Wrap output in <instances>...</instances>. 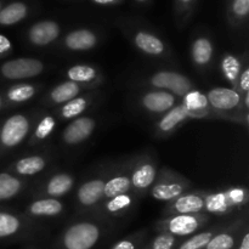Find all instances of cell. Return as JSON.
<instances>
[{
  "mask_svg": "<svg viewBox=\"0 0 249 249\" xmlns=\"http://www.w3.org/2000/svg\"><path fill=\"white\" fill-rule=\"evenodd\" d=\"M107 233L102 221L82 219L66 226L58 236L55 249H94Z\"/></svg>",
  "mask_w": 249,
  "mask_h": 249,
  "instance_id": "obj_1",
  "label": "cell"
},
{
  "mask_svg": "<svg viewBox=\"0 0 249 249\" xmlns=\"http://www.w3.org/2000/svg\"><path fill=\"white\" fill-rule=\"evenodd\" d=\"M209 107L223 116L224 121L248 125V111L243 107V95L232 88L214 87L206 94Z\"/></svg>",
  "mask_w": 249,
  "mask_h": 249,
  "instance_id": "obj_2",
  "label": "cell"
},
{
  "mask_svg": "<svg viewBox=\"0 0 249 249\" xmlns=\"http://www.w3.org/2000/svg\"><path fill=\"white\" fill-rule=\"evenodd\" d=\"M191 187L192 182L184 175L169 169L168 167H162L158 170L157 177L148 194L156 201L168 203L184 192L191 190Z\"/></svg>",
  "mask_w": 249,
  "mask_h": 249,
  "instance_id": "obj_3",
  "label": "cell"
},
{
  "mask_svg": "<svg viewBox=\"0 0 249 249\" xmlns=\"http://www.w3.org/2000/svg\"><path fill=\"white\" fill-rule=\"evenodd\" d=\"M209 223H211V216L206 213L179 214V215L164 216L156 223L155 229L157 232L169 233L182 240L203 230Z\"/></svg>",
  "mask_w": 249,
  "mask_h": 249,
  "instance_id": "obj_4",
  "label": "cell"
},
{
  "mask_svg": "<svg viewBox=\"0 0 249 249\" xmlns=\"http://www.w3.org/2000/svg\"><path fill=\"white\" fill-rule=\"evenodd\" d=\"M143 83L150 89L164 90L175 95L178 99H181L187 92L196 89L194 82L187 75L173 70H160L150 73L146 75Z\"/></svg>",
  "mask_w": 249,
  "mask_h": 249,
  "instance_id": "obj_5",
  "label": "cell"
},
{
  "mask_svg": "<svg viewBox=\"0 0 249 249\" xmlns=\"http://www.w3.org/2000/svg\"><path fill=\"white\" fill-rule=\"evenodd\" d=\"M33 129V118L24 113H15L0 126V147L2 151L14 150L26 140Z\"/></svg>",
  "mask_w": 249,
  "mask_h": 249,
  "instance_id": "obj_6",
  "label": "cell"
},
{
  "mask_svg": "<svg viewBox=\"0 0 249 249\" xmlns=\"http://www.w3.org/2000/svg\"><path fill=\"white\" fill-rule=\"evenodd\" d=\"M157 162L151 155L139 156L129 164L131 190L136 196H145L157 177Z\"/></svg>",
  "mask_w": 249,
  "mask_h": 249,
  "instance_id": "obj_7",
  "label": "cell"
},
{
  "mask_svg": "<svg viewBox=\"0 0 249 249\" xmlns=\"http://www.w3.org/2000/svg\"><path fill=\"white\" fill-rule=\"evenodd\" d=\"M130 41L134 48L143 56L155 60L174 61V53L165 41L157 34L146 29H138L131 33Z\"/></svg>",
  "mask_w": 249,
  "mask_h": 249,
  "instance_id": "obj_8",
  "label": "cell"
},
{
  "mask_svg": "<svg viewBox=\"0 0 249 249\" xmlns=\"http://www.w3.org/2000/svg\"><path fill=\"white\" fill-rule=\"evenodd\" d=\"M45 63L36 57H17L5 61L0 66V75L6 80H27L40 75Z\"/></svg>",
  "mask_w": 249,
  "mask_h": 249,
  "instance_id": "obj_9",
  "label": "cell"
},
{
  "mask_svg": "<svg viewBox=\"0 0 249 249\" xmlns=\"http://www.w3.org/2000/svg\"><path fill=\"white\" fill-rule=\"evenodd\" d=\"M108 177V170L100 173L96 177L85 180L77 190L75 199L78 207L83 211H96L104 201L105 182Z\"/></svg>",
  "mask_w": 249,
  "mask_h": 249,
  "instance_id": "obj_10",
  "label": "cell"
},
{
  "mask_svg": "<svg viewBox=\"0 0 249 249\" xmlns=\"http://www.w3.org/2000/svg\"><path fill=\"white\" fill-rule=\"evenodd\" d=\"M34 225L26 215L0 211V241L23 240L33 233Z\"/></svg>",
  "mask_w": 249,
  "mask_h": 249,
  "instance_id": "obj_11",
  "label": "cell"
},
{
  "mask_svg": "<svg viewBox=\"0 0 249 249\" xmlns=\"http://www.w3.org/2000/svg\"><path fill=\"white\" fill-rule=\"evenodd\" d=\"M208 191L204 190H189L168 202L163 211V215H179V214H201L204 213V204Z\"/></svg>",
  "mask_w": 249,
  "mask_h": 249,
  "instance_id": "obj_12",
  "label": "cell"
},
{
  "mask_svg": "<svg viewBox=\"0 0 249 249\" xmlns=\"http://www.w3.org/2000/svg\"><path fill=\"white\" fill-rule=\"evenodd\" d=\"M179 102L175 95L164 90L150 89L142 92L138 99V105L143 112L151 116H163Z\"/></svg>",
  "mask_w": 249,
  "mask_h": 249,
  "instance_id": "obj_13",
  "label": "cell"
},
{
  "mask_svg": "<svg viewBox=\"0 0 249 249\" xmlns=\"http://www.w3.org/2000/svg\"><path fill=\"white\" fill-rule=\"evenodd\" d=\"M97 122L94 117L80 116L72 119L61 133V141L66 146H78L84 143L96 129Z\"/></svg>",
  "mask_w": 249,
  "mask_h": 249,
  "instance_id": "obj_14",
  "label": "cell"
},
{
  "mask_svg": "<svg viewBox=\"0 0 249 249\" xmlns=\"http://www.w3.org/2000/svg\"><path fill=\"white\" fill-rule=\"evenodd\" d=\"M60 34V24L51 19H45V21L36 22L29 27L27 32V40L36 48H45L55 43Z\"/></svg>",
  "mask_w": 249,
  "mask_h": 249,
  "instance_id": "obj_15",
  "label": "cell"
},
{
  "mask_svg": "<svg viewBox=\"0 0 249 249\" xmlns=\"http://www.w3.org/2000/svg\"><path fill=\"white\" fill-rule=\"evenodd\" d=\"M187 121H190L189 112H187L186 107L179 101L172 109L160 117L156 123L155 134L160 138L172 135L178 129L181 128Z\"/></svg>",
  "mask_w": 249,
  "mask_h": 249,
  "instance_id": "obj_16",
  "label": "cell"
},
{
  "mask_svg": "<svg viewBox=\"0 0 249 249\" xmlns=\"http://www.w3.org/2000/svg\"><path fill=\"white\" fill-rule=\"evenodd\" d=\"M75 184V178L71 173L58 172L46 179V181L39 187V197L60 198L72 191Z\"/></svg>",
  "mask_w": 249,
  "mask_h": 249,
  "instance_id": "obj_17",
  "label": "cell"
},
{
  "mask_svg": "<svg viewBox=\"0 0 249 249\" xmlns=\"http://www.w3.org/2000/svg\"><path fill=\"white\" fill-rule=\"evenodd\" d=\"M245 223V220H236L230 225H223L204 249H235L240 242L243 230L247 228Z\"/></svg>",
  "mask_w": 249,
  "mask_h": 249,
  "instance_id": "obj_18",
  "label": "cell"
},
{
  "mask_svg": "<svg viewBox=\"0 0 249 249\" xmlns=\"http://www.w3.org/2000/svg\"><path fill=\"white\" fill-rule=\"evenodd\" d=\"M99 44V36L94 31L78 28L71 31L62 40V48L70 53H85L95 49Z\"/></svg>",
  "mask_w": 249,
  "mask_h": 249,
  "instance_id": "obj_19",
  "label": "cell"
},
{
  "mask_svg": "<svg viewBox=\"0 0 249 249\" xmlns=\"http://www.w3.org/2000/svg\"><path fill=\"white\" fill-rule=\"evenodd\" d=\"M90 90L92 89L84 87L82 84H78V83L71 82V80H65V82L53 87L46 94V96L44 97V104L48 105V106L60 107L65 105L66 102L73 100L74 97L79 96L83 92L90 91Z\"/></svg>",
  "mask_w": 249,
  "mask_h": 249,
  "instance_id": "obj_20",
  "label": "cell"
},
{
  "mask_svg": "<svg viewBox=\"0 0 249 249\" xmlns=\"http://www.w3.org/2000/svg\"><path fill=\"white\" fill-rule=\"evenodd\" d=\"M66 78L71 82L78 83L90 89H96L104 83V75L97 67L88 63L72 65L66 71Z\"/></svg>",
  "mask_w": 249,
  "mask_h": 249,
  "instance_id": "obj_21",
  "label": "cell"
},
{
  "mask_svg": "<svg viewBox=\"0 0 249 249\" xmlns=\"http://www.w3.org/2000/svg\"><path fill=\"white\" fill-rule=\"evenodd\" d=\"M190 56L197 70L201 72L208 70L214 60V44L212 39L206 36L195 38L190 45Z\"/></svg>",
  "mask_w": 249,
  "mask_h": 249,
  "instance_id": "obj_22",
  "label": "cell"
},
{
  "mask_svg": "<svg viewBox=\"0 0 249 249\" xmlns=\"http://www.w3.org/2000/svg\"><path fill=\"white\" fill-rule=\"evenodd\" d=\"M136 203V195L134 192L122 194L112 198L105 199L101 202L97 212H101L105 216L111 218H123L126 214L131 213Z\"/></svg>",
  "mask_w": 249,
  "mask_h": 249,
  "instance_id": "obj_23",
  "label": "cell"
},
{
  "mask_svg": "<svg viewBox=\"0 0 249 249\" xmlns=\"http://www.w3.org/2000/svg\"><path fill=\"white\" fill-rule=\"evenodd\" d=\"M65 211V204L58 198H49V197H40L34 199L27 207V218L36 219H49L56 218L61 215Z\"/></svg>",
  "mask_w": 249,
  "mask_h": 249,
  "instance_id": "obj_24",
  "label": "cell"
},
{
  "mask_svg": "<svg viewBox=\"0 0 249 249\" xmlns=\"http://www.w3.org/2000/svg\"><path fill=\"white\" fill-rule=\"evenodd\" d=\"M128 192H133L130 177H129V164L121 169L113 170L112 173L108 172V177L105 182L104 201L118 196V195L128 194Z\"/></svg>",
  "mask_w": 249,
  "mask_h": 249,
  "instance_id": "obj_25",
  "label": "cell"
},
{
  "mask_svg": "<svg viewBox=\"0 0 249 249\" xmlns=\"http://www.w3.org/2000/svg\"><path fill=\"white\" fill-rule=\"evenodd\" d=\"M49 165V158L44 155H31L15 160L10 167L11 173L19 178H31L40 174Z\"/></svg>",
  "mask_w": 249,
  "mask_h": 249,
  "instance_id": "obj_26",
  "label": "cell"
},
{
  "mask_svg": "<svg viewBox=\"0 0 249 249\" xmlns=\"http://www.w3.org/2000/svg\"><path fill=\"white\" fill-rule=\"evenodd\" d=\"M95 96H96V94L90 90V91L83 92L79 96L66 102L58 108V118L61 121H72V119L83 116L88 111V108L91 106Z\"/></svg>",
  "mask_w": 249,
  "mask_h": 249,
  "instance_id": "obj_27",
  "label": "cell"
},
{
  "mask_svg": "<svg viewBox=\"0 0 249 249\" xmlns=\"http://www.w3.org/2000/svg\"><path fill=\"white\" fill-rule=\"evenodd\" d=\"M40 90V85L32 84V83H17L11 85L5 90L4 101L5 104L12 105V106H19V105L27 104L32 99L38 95Z\"/></svg>",
  "mask_w": 249,
  "mask_h": 249,
  "instance_id": "obj_28",
  "label": "cell"
},
{
  "mask_svg": "<svg viewBox=\"0 0 249 249\" xmlns=\"http://www.w3.org/2000/svg\"><path fill=\"white\" fill-rule=\"evenodd\" d=\"M57 126V118L51 113L41 114L36 118V124L33 125L32 133L28 138L29 146H36L44 143L49 138H51Z\"/></svg>",
  "mask_w": 249,
  "mask_h": 249,
  "instance_id": "obj_29",
  "label": "cell"
},
{
  "mask_svg": "<svg viewBox=\"0 0 249 249\" xmlns=\"http://www.w3.org/2000/svg\"><path fill=\"white\" fill-rule=\"evenodd\" d=\"M243 62H245V56H243V58H241L232 53H225L223 55V57H221V74H223V77L230 83L231 88L235 90L237 89V80L238 77H240L241 71H242Z\"/></svg>",
  "mask_w": 249,
  "mask_h": 249,
  "instance_id": "obj_30",
  "label": "cell"
},
{
  "mask_svg": "<svg viewBox=\"0 0 249 249\" xmlns=\"http://www.w3.org/2000/svg\"><path fill=\"white\" fill-rule=\"evenodd\" d=\"M26 187L22 178L12 174L11 172L0 173V202L9 201L18 196Z\"/></svg>",
  "mask_w": 249,
  "mask_h": 249,
  "instance_id": "obj_31",
  "label": "cell"
},
{
  "mask_svg": "<svg viewBox=\"0 0 249 249\" xmlns=\"http://www.w3.org/2000/svg\"><path fill=\"white\" fill-rule=\"evenodd\" d=\"M233 207L229 199L228 194L225 191L208 192L204 204V213L216 214V215H228L233 211Z\"/></svg>",
  "mask_w": 249,
  "mask_h": 249,
  "instance_id": "obj_32",
  "label": "cell"
},
{
  "mask_svg": "<svg viewBox=\"0 0 249 249\" xmlns=\"http://www.w3.org/2000/svg\"><path fill=\"white\" fill-rule=\"evenodd\" d=\"M223 225L212 226L207 230H201L186 238H182L175 249H204L209 241L219 232Z\"/></svg>",
  "mask_w": 249,
  "mask_h": 249,
  "instance_id": "obj_33",
  "label": "cell"
},
{
  "mask_svg": "<svg viewBox=\"0 0 249 249\" xmlns=\"http://www.w3.org/2000/svg\"><path fill=\"white\" fill-rule=\"evenodd\" d=\"M28 15V7L24 2L15 1L0 10V24L1 26H14L23 21Z\"/></svg>",
  "mask_w": 249,
  "mask_h": 249,
  "instance_id": "obj_34",
  "label": "cell"
},
{
  "mask_svg": "<svg viewBox=\"0 0 249 249\" xmlns=\"http://www.w3.org/2000/svg\"><path fill=\"white\" fill-rule=\"evenodd\" d=\"M180 241V238L169 233L157 232L151 240L146 241L141 249H175Z\"/></svg>",
  "mask_w": 249,
  "mask_h": 249,
  "instance_id": "obj_35",
  "label": "cell"
},
{
  "mask_svg": "<svg viewBox=\"0 0 249 249\" xmlns=\"http://www.w3.org/2000/svg\"><path fill=\"white\" fill-rule=\"evenodd\" d=\"M147 241V231L140 230L117 241L109 249H141Z\"/></svg>",
  "mask_w": 249,
  "mask_h": 249,
  "instance_id": "obj_36",
  "label": "cell"
},
{
  "mask_svg": "<svg viewBox=\"0 0 249 249\" xmlns=\"http://www.w3.org/2000/svg\"><path fill=\"white\" fill-rule=\"evenodd\" d=\"M180 102H181V104L191 112L198 111V109H203V108H207V107H209L208 101H207L206 99V95L201 94L197 89L187 92L184 97L180 99Z\"/></svg>",
  "mask_w": 249,
  "mask_h": 249,
  "instance_id": "obj_37",
  "label": "cell"
},
{
  "mask_svg": "<svg viewBox=\"0 0 249 249\" xmlns=\"http://www.w3.org/2000/svg\"><path fill=\"white\" fill-rule=\"evenodd\" d=\"M226 194L233 208H241L248 203V191L245 187H231L226 190Z\"/></svg>",
  "mask_w": 249,
  "mask_h": 249,
  "instance_id": "obj_38",
  "label": "cell"
},
{
  "mask_svg": "<svg viewBox=\"0 0 249 249\" xmlns=\"http://www.w3.org/2000/svg\"><path fill=\"white\" fill-rule=\"evenodd\" d=\"M237 90L241 95L249 94V63L247 53L245 55V62H243L242 71L240 73V77L237 80Z\"/></svg>",
  "mask_w": 249,
  "mask_h": 249,
  "instance_id": "obj_39",
  "label": "cell"
},
{
  "mask_svg": "<svg viewBox=\"0 0 249 249\" xmlns=\"http://www.w3.org/2000/svg\"><path fill=\"white\" fill-rule=\"evenodd\" d=\"M249 12V0H233L231 5V14L237 21L245 19Z\"/></svg>",
  "mask_w": 249,
  "mask_h": 249,
  "instance_id": "obj_40",
  "label": "cell"
},
{
  "mask_svg": "<svg viewBox=\"0 0 249 249\" xmlns=\"http://www.w3.org/2000/svg\"><path fill=\"white\" fill-rule=\"evenodd\" d=\"M12 51V43L6 36L0 34V58L6 57L11 53Z\"/></svg>",
  "mask_w": 249,
  "mask_h": 249,
  "instance_id": "obj_41",
  "label": "cell"
},
{
  "mask_svg": "<svg viewBox=\"0 0 249 249\" xmlns=\"http://www.w3.org/2000/svg\"><path fill=\"white\" fill-rule=\"evenodd\" d=\"M236 249H249V231L248 226L243 230L242 235H241L240 242H238Z\"/></svg>",
  "mask_w": 249,
  "mask_h": 249,
  "instance_id": "obj_42",
  "label": "cell"
},
{
  "mask_svg": "<svg viewBox=\"0 0 249 249\" xmlns=\"http://www.w3.org/2000/svg\"><path fill=\"white\" fill-rule=\"evenodd\" d=\"M92 1L96 2V4L99 5H111V4H114L117 0H92Z\"/></svg>",
  "mask_w": 249,
  "mask_h": 249,
  "instance_id": "obj_43",
  "label": "cell"
},
{
  "mask_svg": "<svg viewBox=\"0 0 249 249\" xmlns=\"http://www.w3.org/2000/svg\"><path fill=\"white\" fill-rule=\"evenodd\" d=\"M178 1H179L182 6H189V5H191L195 0H178Z\"/></svg>",
  "mask_w": 249,
  "mask_h": 249,
  "instance_id": "obj_44",
  "label": "cell"
},
{
  "mask_svg": "<svg viewBox=\"0 0 249 249\" xmlns=\"http://www.w3.org/2000/svg\"><path fill=\"white\" fill-rule=\"evenodd\" d=\"M5 106V101H4V97H2V95L0 94V111L2 109V107Z\"/></svg>",
  "mask_w": 249,
  "mask_h": 249,
  "instance_id": "obj_45",
  "label": "cell"
},
{
  "mask_svg": "<svg viewBox=\"0 0 249 249\" xmlns=\"http://www.w3.org/2000/svg\"><path fill=\"white\" fill-rule=\"evenodd\" d=\"M136 1H139V2H143V1H146V0H136Z\"/></svg>",
  "mask_w": 249,
  "mask_h": 249,
  "instance_id": "obj_46",
  "label": "cell"
},
{
  "mask_svg": "<svg viewBox=\"0 0 249 249\" xmlns=\"http://www.w3.org/2000/svg\"><path fill=\"white\" fill-rule=\"evenodd\" d=\"M0 10H1V2H0Z\"/></svg>",
  "mask_w": 249,
  "mask_h": 249,
  "instance_id": "obj_47",
  "label": "cell"
}]
</instances>
